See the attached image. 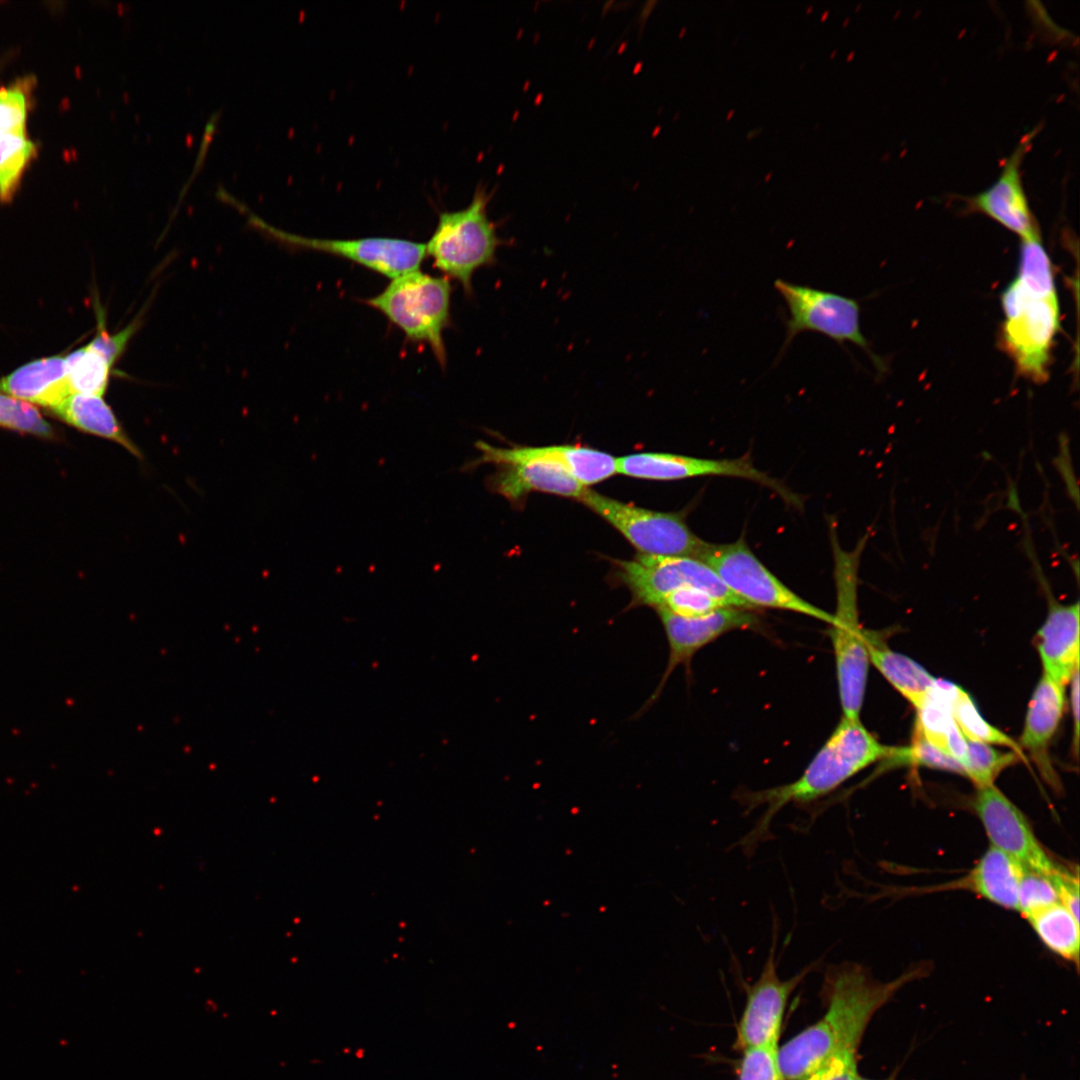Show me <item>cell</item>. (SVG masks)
Returning a JSON list of instances; mask_svg holds the SVG:
<instances>
[{
	"label": "cell",
	"instance_id": "d6986e66",
	"mask_svg": "<svg viewBox=\"0 0 1080 1080\" xmlns=\"http://www.w3.org/2000/svg\"><path fill=\"white\" fill-rule=\"evenodd\" d=\"M1065 686L1042 674L1029 702L1019 746L1027 750L1042 775L1053 785L1055 772L1048 748L1061 721L1065 705Z\"/></svg>",
	"mask_w": 1080,
	"mask_h": 1080
},
{
	"label": "cell",
	"instance_id": "7bdbcfd3",
	"mask_svg": "<svg viewBox=\"0 0 1080 1080\" xmlns=\"http://www.w3.org/2000/svg\"><path fill=\"white\" fill-rule=\"evenodd\" d=\"M770 176H771V174L767 175V176H766V179H765V180H766V181H767V180H769V179H770Z\"/></svg>",
	"mask_w": 1080,
	"mask_h": 1080
},
{
	"label": "cell",
	"instance_id": "f35d334b",
	"mask_svg": "<svg viewBox=\"0 0 1080 1080\" xmlns=\"http://www.w3.org/2000/svg\"><path fill=\"white\" fill-rule=\"evenodd\" d=\"M1071 709L1073 718V746L1074 752H1078L1079 742V669L1075 671L1071 680Z\"/></svg>",
	"mask_w": 1080,
	"mask_h": 1080
},
{
	"label": "cell",
	"instance_id": "d6a6232c",
	"mask_svg": "<svg viewBox=\"0 0 1080 1080\" xmlns=\"http://www.w3.org/2000/svg\"><path fill=\"white\" fill-rule=\"evenodd\" d=\"M0 427L43 438L55 435L36 406L3 392H0Z\"/></svg>",
	"mask_w": 1080,
	"mask_h": 1080
},
{
	"label": "cell",
	"instance_id": "277c9868",
	"mask_svg": "<svg viewBox=\"0 0 1080 1080\" xmlns=\"http://www.w3.org/2000/svg\"><path fill=\"white\" fill-rule=\"evenodd\" d=\"M1001 305L1005 315L1001 347L1019 375L1035 383L1046 382L1060 323L1057 292H1039L1015 278L1002 292Z\"/></svg>",
	"mask_w": 1080,
	"mask_h": 1080
},
{
	"label": "cell",
	"instance_id": "836d02e7",
	"mask_svg": "<svg viewBox=\"0 0 1080 1080\" xmlns=\"http://www.w3.org/2000/svg\"><path fill=\"white\" fill-rule=\"evenodd\" d=\"M1060 902L1053 880L1023 868L1018 891V912L1026 919L1035 912Z\"/></svg>",
	"mask_w": 1080,
	"mask_h": 1080
},
{
	"label": "cell",
	"instance_id": "7a4b0ae2",
	"mask_svg": "<svg viewBox=\"0 0 1080 1080\" xmlns=\"http://www.w3.org/2000/svg\"><path fill=\"white\" fill-rule=\"evenodd\" d=\"M891 749L879 742L860 719L842 717L798 779L766 790L746 792L739 797L748 811L759 806L765 808L755 826L741 840L743 851L751 854L768 839L771 822L783 807L790 803L808 804L828 795L866 767L886 759Z\"/></svg>",
	"mask_w": 1080,
	"mask_h": 1080
},
{
	"label": "cell",
	"instance_id": "8fae6325",
	"mask_svg": "<svg viewBox=\"0 0 1080 1080\" xmlns=\"http://www.w3.org/2000/svg\"><path fill=\"white\" fill-rule=\"evenodd\" d=\"M976 788L973 808L992 847L1052 880L1068 869L1048 854L1023 812L994 784Z\"/></svg>",
	"mask_w": 1080,
	"mask_h": 1080
},
{
	"label": "cell",
	"instance_id": "60d3db41",
	"mask_svg": "<svg viewBox=\"0 0 1080 1080\" xmlns=\"http://www.w3.org/2000/svg\"><path fill=\"white\" fill-rule=\"evenodd\" d=\"M828 14H829V11H825V12H824V13L822 14V17H821V21H824V20H825V19L827 18V15H828Z\"/></svg>",
	"mask_w": 1080,
	"mask_h": 1080
},
{
	"label": "cell",
	"instance_id": "b9f144b4",
	"mask_svg": "<svg viewBox=\"0 0 1080 1080\" xmlns=\"http://www.w3.org/2000/svg\"><path fill=\"white\" fill-rule=\"evenodd\" d=\"M733 113H734V111H733V110H732V111H730L729 115H727V120H729V119H730V118L732 117Z\"/></svg>",
	"mask_w": 1080,
	"mask_h": 1080
},
{
	"label": "cell",
	"instance_id": "e575fe53",
	"mask_svg": "<svg viewBox=\"0 0 1080 1080\" xmlns=\"http://www.w3.org/2000/svg\"><path fill=\"white\" fill-rule=\"evenodd\" d=\"M725 607L708 593L694 588L684 587L665 596L656 610H666L682 617H696Z\"/></svg>",
	"mask_w": 1080,
	"mask_h": 1080
},
{
	"label": "cell",
	"instance_id": "f1b7e54d",
	"mask_svg": "<svg viewBox=\"0 0 1080 1080\" xmlns=\"http://www.w3.org/2000/svg\"><path fill=\"white\" fill-rule=\"evenodd\" d=\"M25 133H0V202L10 201L25 167L35 154Z\"/></svg>",
	"mask_w": 1080,
	"mask_h": 1080
},
{
	"label": "cell",
	"instance_id": "ab89813d",
	"mask_svg": "<svg viewBox=\"0 0 1080 1080\" xmlns=\"http://www.w3.org/2000/svg\"><path fill=\"white\" fill-rule=\"evenodd\" d=\"M855 1080H873V1079L864 1078V1077L858 1075ZM884 1080H894V1079L893 1078H888V1079H884Z\"/></svg>",
	"mask_w": 1080,
	"mask_h": 1080
},
{
	"label": "cell",
	"instance_id": "30bf717a",
	"mask_svg": "<svg viewBox=\"0 0 1080 1080\" xmlns=\"http://www.w3.org/2000/svg\"><path fill=\"white\" fill-rule=\"evenodd\" d=\"M774 287L785 301L789 314L784 323L785 340L778 359L798 334L809 331L823 334L842 347L845 342L857 345L870 356L878 370L884 369L882 360L871 351L861 332L860 306L855 299L782 279H777Z\"/></svg>",
	"mask_w": 1080,
	"mask_h": 1080
},
{
	"label": "cell",
	"instance_id": "ee69618b",
	"mask_svg": "<svg viewBox=\"0 0 1080 1080\" xmlns=\"http://www.w3.org/2000/svg\"><path fill=\"white\" fill-rule=\"evenodd\" d=\"M811 10H812V7H809V9H807V13H810Z\"/></svg>",
	"mask_w": 1080,
	"mask_h": 1080
},
{
	"label": "cell",
	"instance_id": "74e56055",
	"mask_svg": "<svg viewBox=\"0 0 1080 1080\" xmlns=\"http://www.w3.org/2000/svg\"><path fill=\"white\" fill-rule=\"evenodd\" d=\"M858 1075L857 1054H847L834 1058L805 1080H855Z\"/></svg>",
	"mask_w": 1080,
	"mask_h": 1080
},
{
	"label": "cell",
	"instance_id": "5b68a950",
	"mask_svg": "<svg viewBox=\"0 0 1080 1080\" xmlns=\"http://www.w3.org/2000/svg\"><path fill=\"white\" fill-rule=\"evenodd\" d=\"M489 200L486 191L479 189L465 208L441 212L425 243L426 256L434 267L449 280L459 282L467 295L472 294L475 272L494 264L497 250L503 245L488 216Z\"/></svg>",
	"mask_w": 1080,
	"mask_h": 1080
},
{
	"label": "cell",
	"instance_id": "52a82bcc",
	"mask_svg": "<svg viewBox=\"0 0 1080 1080\" xmlns=\"http://www.w3.org/2000/svg\"><path fill=\"white\" fill-rule=\"evenodd\" d=\"M614 576L631 594L628 608L655 609L668 594L684 587L700 589L725 607L754 609L735 595L704 562L691 557L638 554L615 560Z\"/></svg>",
	"mask_w": 1080,
	"mask_h": 1080
},
{
	"label": "cell",
	"instance_id": "6da1fadb",
	"mask_svg": "<svg viewBox=\"0 0 1080 1080\" xmlns=\"http://www.w3.org/2000/svg\"><path fill=\"white\" fill-rule=\"evenodd\" d=\"M927 974L915 967L882 982L856 963L830 966L824 976V1015L783 1046L777 1061L785 1080H805L834 1058L857 1054L864 1033L875 1015L908 983Z\"/></svg>",
	"mask_w": 1080,
	"mask_h": 1080
},
{
	"label": "cell",
	"instance_id": "8992f818",
	"mask_svg": "<svg viewBox=\"0 0 1080 1080\" xmlns=\"http://www.w3.org/2000/svg\"><path fill=\"white\" fill-rule=\"evenodd\" d=\"M865 536L853 552L836 551L837 610L830 624L839 699L843 716L859 719L869 669L864 629L858 620L857 570Z\"/></svg>",
	"mask_w": 1080,
	"mask_h": 1080
},
{
	"label": "cell",
	"instance_id": "2e32d148",
	"mask_svg": "<svg viewBox=\"0 0 1080 1080\" xmlns=\"http://www.w3.org/2000/svg\"><path fill=\"white\" fill-rule=\"evenodd\" d=\"M1037 131L1038 128L1022 137L990 187L965 200L967 212L984 214L1021 240L1041 238L1021 178V164Z\"/></svg>",
	"mask_w": 1080,
	"mask_h": 1080
},
{
	"label": "cell",
	"instance_id": "3957f363",
	"mask_svg": "<svg viewBox=\"0 0 1080 1080\" xmlns=\"http://www.w3.org/2000/svg\"><path fill=\"white\" fill-rule=\"evenodd\" d=\"M450 280L415 270L390 280L365 303L380 312L406 339L427 345L442 368L447 364L444 331L451 321Z\"/></svg>",
	"mask_w": 1080,
	"mask_h": 1080
},
{
	"label": "cell",
	"instance_id": "7c38bea8",
	"mask_svg": "<svg viewBox=\"0 0 1080 1080\" xmlns=\"http://www.w3.org/2000/svg\"><path fill=\"white\" fill-rule=\"evenodd\" d=\"M272 237L297 249L338 257L390 279L419 270L426 257L425 243L392 237L352 239L314 238L287 233L254 218Z\"/></svg>",
	"mask_w": 1080,
	"mask_h": 1080
},
{
	"label": "cell",
	"instance_id": "ac0fdd59",
	"mask_svg": "<svg viewBox=\"0 0 1080 1080\" xmlns=\"http://www.w3.org/2000/svg\"><path fill=\"white\" fill-rule=\"evenodd\" d=\"M1079 602L1063 605L1049 598L1048 615L1036 636L1043 674L1062 686L1079 669Z\"/></svg>",
	"mask_w": 1080,
	"mask_h": 1080
},
{
	"label": "cell",
	"instance_id": "9c48e42d",
	"mask_svg": "<svg viewBox=\"0 0 1080 1080\" xmlns=\"http://www.w3.org/2000/svg\"><path fill=\"white\" fill-rule=\"evenodd\" d=\"M578 501L618 530L640 554L698 559L706 545L682 513L645 509L589 489Z\"/></svg>",
	"mask_w": 1080,
	"mask_h": 1080
},
{
	"label": "cell",
	"instance_id": "f6af8a7d",
	"mask_svg": "<svg viewBox=\"0 0 1080 1080\" xmlns=\"http://www.w3.org/2000/svg\"><path fill=\"white\" fill-rule=\"evenodd\" d=\"M1 133V132H0Z\"/></svg>",
	"mask_w": 1080,
	"mask_h": 1080
},
{
	"label": "cell",
	"instance_id": "603a6c76",
	"mask_svg": "<svg viewBox=\"0 0 1080 1080\" xmlns=\"http://www.w3.org/2000/svg\"><path fill=\"white\" fill-rule=\"evenodd\" d=\"M57 418L83 432L121 445L137 459L140 448L130 438L103 396L72 394L49 409Z\"/></svg>",
	"mask_w": 1080,
	"mask_h": 1080
},
{
	"label": "cell",
	"instance_id": "8d00e7d4",
	"mask_svg": "<svg viewBox=\"0 0 1080 1080\" xmlns=\"http://www.w3.org/2000/svg\"><path fill=\"white\" fill-rule=\"evenodd\" d=\"M27 99L23 87L0 88V132L25 133Z\"/></svg>",
	"mask_w": 1080,
	"mask_h": 1080
},
{
	"label": "cell",
	"instance_id": "9a60e30c",
	"mask_svg": "<svg viewBox=\"0 0 1080 1080\" xmlns=\"http://www.w3.org/2000/svg\"><path fill=\"white\" fill-rule=\"evenodd\" d=\"M655 612L668 642V661L658 686L637 714L647 710L658 699L675 668L687 664L701 648L728 632L758 625L756 615L744 608L721 607L696 617H682L666 610Z\"/></svg>",
	"mask_w": 1080,
	"mask_h": 1080
},
{
	"label": "cell",
	"instance_id": "ba28073f",
	"mask_svg": "<svg viewBox=\"0 0 1080 1080\" xmlns=\"http://www.w3.org/2000/svg\"><path fill=\"white\" fill-rule=\"evenodd\" d=\"M698 559L752 608L787 610L829 625L833 622V614L804 600L781 582L755 556L743 538L727 544L706 542Z\"/></svg>",
	"mask_w": 1080,
	"mask_h": 1080
},
{
	"label": "cell",
	"instance_id": "5bb4252c",
	"mask_svg": "<svg viewBox=\"0 0 1080 1080\" xmlns=\"http://www.w3.org/2000/svg\"><path fill=\"white\" fill-rule=\"evenodd\" d=\"M617 472L633 478L657 481L702 476L744 478L772 489L787 503L801 505L795 494L778 480L757 469L748 457L708 459L658 452L637 453L618 458Z\"/></svg>",
	"mask_w": 1080,
	"mask_h": 1080
},
{
	"label": "cell",
	"instance_id": "4fadbf2b",
	"mask_svg": "<svg viewBox=\"0 0 1080 1080\" xmlns=\"http://www.w3.org/2000/svg\"><path fill=\"white\" fill-rule=\"evenodd\" d=\"M776 949L777 926H774L769 955L758 979L747 990L745 1007L736 1029V1050L778 1047L788 999L817 964L813 963L793 977L782 980L777 973Z\"/></svg>",
	"mask_w": 1080,
	"mask_h": 1080
},
{
	"label": "cell",
	"instance_id": "d590c367",
	"mask_svg": "<svg viewBox=\"0 0 1080 1080\" xmlns=\"http://www.w3.org/2000/svg\"><path fill=\"white\" fill-rule=\"evenodd\" d=\"M778 1047H756L744 1051L738 1080H785L778 1061Z\"/></svg>",
	"mask_w": 1080,
	"mask_h": 1080
},
{
	"label": "cell",
	"instance_id": "7402d4cb",
	"mask_svg": "<svg viewBox=\"0 0 1080 1080\" xmlns=\"http://www.w3.org/2000/svg\"><path fill=\"white\" fill-rule=\"evenodd\" d=\"M1023 867L990 846L975 866L951 888H965L1005 909L1018 911V891Z\"/></svg>",
	"mask_w": 1080,
	"mask_h": 1080
},
{
	"label": "cell",
	"instance_id": "f546056e",
	"mask_svg": "<svg viewBox=\"0 0 1080 1080\" xmlns=\"http://www.w3.org/2000/svg\"><path fill=\"white\" fill-rule=\"evenodd\" d=\"M966 745L964 772L976 787L994 784L1004 769L1023 759V756L1013 751L1001 752L982 742L966 739Z\"/></svg>",
	"mask_w": 1080,
	"mask_h": 1080
},
{
	"label": "cell",
	"instance_id": "1f68e13d",
	"mask_svg": "<svg viewBox=\"0 0 1080 1080\" xmlns=\"http://www.w3.org/2000/svg\"><path fill=\"white\" fill-rule=\"evenodd\" d=\"M1016 278L1039 292H1056L1051 262L1041 243V238L1021 240Z\"/></svg>",
	"mask_w": 1080,
	"mask_h": 1080
},
{
	"label": "cell",
	"instance_id": "ffe728a7",
	"mask_svg": "<svg viewBox=\"0 0 1080 1080\" xmlns=\"http://www.w3.org/2000/svg\"><path fill=\"white\" fill-rule=\"evenodd\" d=\"M498 467L490 487L510 501L533 491L579 500L587 489L555 462L530 460Z\"/></svg>",
	"mask_w": 1080,
	"mask_h": 1080
},
{
	"label": "cell",
	"instance_id": "83f0119b",
	"mask_svg": "<svg viewBox=\"0 0 1080 1080\" xmlns=\"http://www.w3.org/2000/svg\"><path fill=\"white\" fill-rule=\"evenodd\" d=\"M954 721L967 740L1001 745L1023 756L1019 744L1001 730L988 723L979 713L970 695L958 687L952 705Z\"/></svg>",
	"mask_w": 1080,
	"mask_h": 1080
},
{
	"label": "cell",
	"instance_id": "d4e9b609",
	"mask_svg": "<svg viewBox=\"0 0 1080 1080\" xmlns=\"http://www.w3.org/2000/svg\"><path fill=\"white\" fill-rule=\"evenodd\" d=\"M1041 942L1053 953L1079 966V920L1061 902L1027 918Z\"/></svg>",
	"mask_w": 1080,
	"mask_h": 1080
},
{
	"label": "cell",
	"instance_id": "cb8c5ba5",
	"mask_svg": "<svg viewBox=\"0 0 1080 1080\" xmlns=\"http://www.w3.org/2000/svg\"><path fill=\"white\" fill-rule=\"evenodd\" d=\"M864 640L869 662L918 709L935 685L936 679L908 656L890 649L874 632L864 630Z\"/></svg>",
	"mask_w": 1080,
	"mask_h": 1080
},
{
	"label": "cell",
	"instance_id": "4dcf8cb0",
	"mask_svg": "<svg viewBox=\"0 0 1080 1080\" xmlns=\"http://www.w3.org/2000/svg\"><path fill=\"white\" fill-rule=\"evenodd\" d=\"M885 760L887 762L885 767L910 764L945 770L965 776L962 765L956 759L929 743L916 732L913 733L911 746L892 747L889 756Z\"/></svg>",
	"mask_w": 1080,
	"mask_h": 1080
},
{
	"label": "cell",
	"instance_id": "44dd1931",
	"mask_svg": "<svg viewBox=\"0 0 1080 1080\" xmlns=\"http://www.w3.org/2000/svg\"><path fill=\"white\" fill-rule=\"evenodd\" d=\"M0 392L48 410L70 396L66 355L36 359L0 378Z\"/></svg>",
	"mask_w": 1080,
	"mask_h": 1080
},
{
	"label": "cell",
	"instance_id": "e0dca14e",
	"mask_svg": "<svg viewBox=\"0 0 1080 1080\" xmlns=\"http://www.w3.org/2000/svg\"><path fill=\"white\" fill-rule=\"evenodd\" d=\"M476 448L481 454L474 462L475 465L484 463L505 465L530 460L555 462L584 487L602 482L618 473L617 458L606 452L585 446L496 447L478 441Z\"/></svg>",
	"mask_w": 1080,
	"mask_h": 1080
},
{
	"label": "cell",
	"instance_id": "484cf974",
	"mask_svg": "<svg viewBox=\"0 0 1080 1080\" xmlns=\"http://www.w3.org/2000/svg\"><path fill=\"white\" fill-rule=\"evenodd\" d=\"M957 689L952 683L936 680L923 704L916 709L914 732L947 754L949 737L957 728L952 715Z\"/></svg>",
	"mask_w": 1080,
	"mask_h": 1080
},
{
	"label": "cell",
	"instance_id": "4316f807",
	"mask_svg": "<svg viewBox=\"0 0 1080 1080\" xmlns=\"http://www.w3.org/2000/svg\"><path fill=\"white\" fill-rule=\"evenodd\" d=\"M70 393L104 396L114 367L91 342L66 355Z\"/></svg>",
	"mask_w": 1080,
	"mask_h": 1080
}]
</instances>
